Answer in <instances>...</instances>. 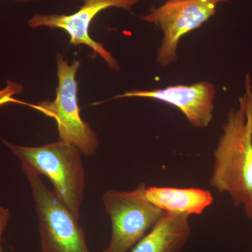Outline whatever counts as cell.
Listing matches in <instances>:
<instances>
[{"label": "cell", "instance_id": "obj_5", "mask_svg": "<svg viewBox=\"0 0 252 252\" xmlns=\"http://www.w3.org/2000/svg\"><path fill=\"white\" fill-rule=\"evenodd\" d=\"M57 95L53 102L45 101L33 106L57 123L60 140L75 146L81 153L94 156L99 147L97 136L90 125L81 119L78 104V83L76 75L80 67L79 61L69 64L61 55L58 54Z\"/></svg>", "mask_w": 252, "mask_h": 252}, {"label": "cell", "instance_id": "obj_2", "mask_svg": "<svg viewBox=\"0 0 252 252\" xmlns=\"http://www.w3.org/2000/svg\"><path fill=\"white\" fill-rule=\"evenodd\" d=\"M22 163L46 176L54 193L78 220L85 190V170L77 147L64 141L41 147H25L3 140Z\"/></svg>", "mask_w": 252, "mask_h": 252}, {"label": "cell", "instance_id": "obj_13", "mask_svg": "<svg viewBox=\"0 0 252 252\" xmlns=\"http://www.w3.org/2000/svg\"><path fill=\"white\" fill-rule=\"evenodd\" d=\"M245 207V212L246 214L247 217L250 220H252V193L249 195L248 198L247 199L245 203L243 205Z\"/></svg>", "mask_w": 252, "mask_h": 252}, {"label": "cell", "instance_id": "obj_3", "mask_svg": "<svg viewBox=\"0 0 252 252\" xmlns=\"http://www.w3.org/2000/svg\"><path fill=\"white\" fill-rule=\"evenodd\" d=\"M21 168L29 182L39 220L41 252H92L79 220L29 165Z\"/></svg>", "mask_w": 252, "mask_h": 252}, {"label": "cell", "instance_id": "obj_6", "mask_svg": "<svg viewBox=\"0 0 252 252\" xmlns=\"http://www.w3.org/2000/svg\"><path fill=\"white\" fill-rule=\"evenodd\" d=\"M227 0H178L168 1L141 17L159 25L163 32L162 44L158 51L157 63L167 67L177 60L179 41L189 32L198 28L215 15L217 5Z\"/></svg>", "mask_w": 252, "mask_h": 252}, {"label": "cell", "instance_id": "obj_12", "mask_svg": "<svg viewBox=\"0 0 252 252\" xmlns=\"http://www.w3.org/2000/svg\"><path fill=\"white\" fill-rule=\"evenodd\" d=\"M11 212L7 207L0 206V252H3L1 246V235L9 222Z\"/></svg>", "mask_w": 252, "mask_h": 252}, {"label": "cell", "instance_id": "obj_9", "mask_svg": "<svg viewBox=\"0 0 252 252\" xmlns=\"http://www.w3.org/2000/svg\"><path fill=\"white\" fill-rule=\"evenodd\" d=\"M189 215L165 212L130 252H180L191 236Z\"/></svg>", "mask_w": 252, "mask_h": 252}, {"label": "cell", "instance_id": "obj_4", "mask_svg": "<svg viewBox=\"0 0 252 252\" xmlns=\"http://www.w3.org/2000/svg\"><path fill=\"white\" fill-rule=\"evenodd\" d=\"M146 185L128 191L109 190L102 195L112 222V237L103 252H128L152 229L165 212L146 196Z\"/></svg>", "mask_w": 252, "mask_h": 252}, {"label": "cell", "instance_id": "obj_8", "mask_svg": "<svg viewBox=\"0 0 252 252\" xmlns=\"http://www.w3.org/2000/svg\"><path fill=\"white\" fill-rule=\"evenodd\" d=\"M215 89L211 83L200 81L190 86H168L151 91L132 90L114 99L144 97L161 101L180 109L192 126L208 127L213 119Z\"/></svg>", "mask_w": 252, "mask_h": 252}, {"label": "cell", "instance_id": "obj_15", "mask_svg": "<svg viewBox=\"0 0 252 252\" xmlns=\"http://www.w3.org/2000/svg\"><path fill=\"white\" fill-rule=\"evenodd\" d=\"M169 1H178V0H169Z\"/></svg>", "mask_w": 252, "mask_h": 252}, {"label": "cell", "instance_id": "obj_1", "mask_svg": "<svg viewBox=\"0 0 252 252\" xmlns=\"http://www.w3.org/2000/svg\"><path fill=\"white\" fill-rule=\"evenodd\" d=\"M210 185L228 194L235 206L243 205L252 192V86L245 77V93L231 108L215 152Z\"/></svg>", "mask_w": 252, "mask_h": 252}, {"label": "cell", "instance_id": "obj_11", "mask_svg": "<svg viewBox=\"0 0 252 252\" xmlns=\"http://www.w3.org/2000/svg\"><path fill=\"white\" fill-rule=\"evenodd\" d=\"M23 91L22 86L14 82H8V85L4 90L0 91V106L9 102H18L23 103L13 98L15 94H21Z\"/></svg>", "mask_w": 252, "mask_h": 252}, {"label": "cell", "instance_id": "obj_14", "mask_svg": "<svg viewBox=\"0 0 252 252\" xmlns=\"http://www.w3.org/2000/svg\"><path fill=\"white\" fill-rule=\"evenodd\" d=\"M16 1H34V0H16Z\"/></svg>", "mask_w": 252, "mask_h": 252}, {"label": "cell", "instance_id": "obj_7", "mask_svg": "<svg viewBox=\"0 0 252 252\" xmlns=\"http://www.w3.org/2000/svg\"><path fill=\"white\" fill-rule=\"evenodd\" d=\"M140 0H84V4L77 12L71 15L36 14L28 22L32 28L47 27L59 28L68 33L70 44L86 45L95 54H99L111 69L119 71L117 61L102 44L94 40L89 35V28L93 20L101 11L109 7L130 10Z\"/></svg>", "mask_w": 252, "mask_h": 252}, {"label": "cell", "instance_id": "obj_10", "mask_svg": "<svg viewBox=\"0 0 252 252\" xmlns=\"http://www.w3.org/2000/svg\"><path fill=\"white\" fill-rule=\"evenodd\" d=\"M146 196L163 212L186 214L189 216L201 215L214 202L210 191L198 188L147 187Z\"/></svg>", "mask_w": 252, "mask_h": 252}]
</instances>
